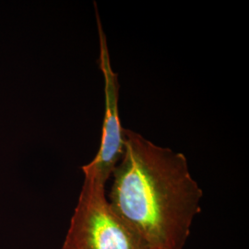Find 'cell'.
<instances>
[{"mask_svg": "<svg viewBox=\"0 0 249 249\" xmlns=\"http://www.w3.org/2000/svg\"><path fill=\"white\" fill-rule=\"evenodd\" d=\"M83 173V186L65 242L72 249H142L109 204L106 184Z\"/></svg>", "mask_w": 249, "mask_h": 249, "instance_id": "7a4b0ae2", "label": "cell"}, {"mask_svg": "<svg viewBox=\"0 0 249 249\" xmlns=\"http://www.w3.org/2000/svg\"><path fill=\"white\" fill-rule=\"evenodd\" d=\"M96 9V18L98 25L100 40V57L99 65L105 80V97L106 114L103 124L101 146L96 156L88 164L81 167L83 172H87L98 178L104 184L116 168L121 159L124 149V128L121 125L118 112L119 82L116 72L113 71L108 51L107 35L103 29L98 10Z\"/></svg>", "mask_w": 249, "mask_h": 249, "instance_id": "3957f363", "label": "cell"}, {"mask_svg": "<svg viewBox=\"0 0 249 249\" xmlns=\"http://www.w3.org/2000/svg\"><path fill=\"white\" fill-rule=\"evenodd\" d=\"M124 149L107 200L142 249H183L202 189L186 156L124 128Z\"/></svg>", "mask_w": 249, "mask_h": 249, "instance_id": "6da1fadb", "label": "cell"}, {"mask_svg": "<svg viewBox=\"0 0 249 249\" xmlns=\"http://www.w3.org/2000/svg\"><path fill=\"white\" fill-rule=\"evenodd\" d=\"M61 249H72V248L70 246V245H69V244H67L66 242H64V244H63Z\"/></svg>", "mask_w": 249, "mask_h": 249, "instance_id": "277c9868", "label": "cell"}]
</instances>
